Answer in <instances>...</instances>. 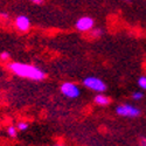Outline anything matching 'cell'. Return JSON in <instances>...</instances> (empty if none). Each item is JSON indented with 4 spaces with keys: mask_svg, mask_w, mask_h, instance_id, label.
Returning <instances> with one entry per match:
<instances>
[{
    "mask_svg": "<svg viewBox=\"0 0 146 146\" xmlns=\"http://www.w3.org/2000/svg\"><path fill=\"white\" fill-rule=\"evenodd\" d=\"M8 69L19 77L28 78L33 81H42L46 78V72L35 66L27 64V63H20V62H11L8 64Z\"/></svg>",
    "mask_w": 146,
    "mask_h": 146,
    "instance_id": "1",
    "label": "cell"
},
{
    "mask_svg": "<svg viewBox=\"0 0 146 146\" xmlns=\"http://www.w3.org/2000/svg\"><path fill=\"white\" fill-rule=\"evenodd\" d=\"M83 86L87 87L88 89L95 91V92H104L108 89V86L105 84L104 81H102L98 77H95V76H88L83 80Z\"/></svg>",
    "mask_w": 146,
    "mask_h": 146,
    "instance_id": "2",
    "label": "cell"
},
{
    "mask_svg": "<svg viewBox=\"0 0 146 146\" xmlns=\"http://www.w3.org/2000/svg\"><path fill=\"white\" fill-rule=\"evenodd\" d=\"M116 113L121 117H129V118H135L140 116L141 111L137 106H133L130 104H120L116 108Z\"/></svg>",
    "mask_w": 146,
    "mask_h": 146,
    "instance_id": "3",
    "label": "cell"
},
{
    "mask_svg": "<svg viewBox=\"0 0 146 146\" xmlns=\"http://www.w3.org/2000/svg\"><path fill=\"white\" fill-rule=\"evenodd\" d=\"M61 92H62L63 96L68 97V98H71V100H75L80 96L81 91H80V88L76 86L75 83H71V82H64L62 86L60 88Z\"/></svg>",
    "mask_w": 146,
    "mask_h": 146,
    "instance_id": "4",
    "label": "cell"
},
{
    "mask_svg": "<svg viewBox=\"0 0 146 146\" xmlns=\"http://www.w3.org/2000/svg\"><path fill=\"white\" fill-rule=\"evenodd\" d=\"M94 26H95V21L90 17H82L75 23V27L78 32H89L94 28Z\"/></svg>",
    "mask_w": 146,
    "mask_h": 146,
    "instance_id": "5",
    "label": "cell"
},
{
    "mask_svg": "<svg viewBox=\"0 0 146 146\" xmlns=\"http://www.w3.org/2000/svg\"><path fill=\"white\" fill-rule=\"evenodd\" d=\"M15 26L19 31H22V32H26L31 27V20L28 19V17L26 15H19L17 19H15Z\"/></svg>",
    "mask_w": 146,
    "mask_h": 146,
    "instance_id": "6",
    "label": "cell"
},
{
    "mask_svg": "<svg viewBox=\"0 0 146 146\" xmlns=\"http://www.w3.org/2000/svg\"><path fill=\"white\" fill-rule=\"evenodd\" d=\"M94 102H95L97 105H102V106H104V105L110 104V98H109L108 96H105V95L100 94V95H96V96L94 97Z\"/></svg>",
    "mask_w": 146,
    "mask_h": 146,
    "instance_id": "7",
    "label": "cell"
},
{
    "mask_svg": "<svg viewBox=\"0 0 146 146\" xmlns=\"http://www.w3.org/2000/svg\"><path fill=\"white\" fill-rule=\"evenodd\" d=\"M18 127H15V126H13V125H11V126H8L7 127V135L11 137V138H15L17 137V135H18Z\"/></svg>",
    "mask_w": 146,
    "mask_h": 146,
    "instance_id": "8",
    "label": "cell"
},
{
    "mask_svg": "<svg viewBox=\"0 0 146 146\" xmlns=\"http://www.w3.org/2000/svg\"><path fill=\"white\" fill-rule=\"evenodd\" d=\"M138 86H139V88L140 89H143V90H146V76H140L139 78H138Z\"/></svg>",
    "mask_w": 146,
    "mask_h": 146,
    "instance_id": "9",
    "label": "cell"
},
{
    "mask_svg": "<svg viewBox=\"0 0 146 146\" xmlns=\"http://www.w3.org/2000/svg\"><path fill=\"white\" fill-rule=\"evenodd\" d=\"M91 34H92L94 38H101V36L103 35V29L102 28H92Z\"/></svg>",
    "mask_w": 146,
    "mask_h": 146,
    "instance_id": "10",
    "label": "cell"
},
{
    "mask_svg": "<svg viewBox=\"0 0 146 146\" xmlns=\"http://www.w3.org/2000/svg\"><path fill=\"white\" fill-rule=\"evenodd\" d=\"M17 127H18L19 131H26L29 127V124L27 123V121H20V123H18Z\"/></svg>",
    "mask_w": 146,
    "mask_h": 146,
    "instance_id": "11",
    "label": "cell"
},
{
    "mask_svg": "<svg viewBox=\"0 0 146 146\" xmlns=\"http://www.w3.org/2000/svg\"><path fill=\"white\" fill-rule=\"evenodd\" d=\"M143 97H144L143 92H133L132 94V100H135V101H140V100H143Z\"/></svg>",
    "mask_w": 146,
    "mask_h": 146,
    "instance_id": "12",
    "label": "cell"
},
{
    "mask_svg": "<svg viewBox=\"0 0 146 146\" xmlns=\"http://www.w3.org/2000/svg\"><path fill=\"white\" fill-rule=\"evenodd\" d=\"M9 56H11V54H9L8 52H3L1 54H0V57H1L3 60H8Z\"/></svg>",
    "mask_w": 146,
    "mask_h": 146,
    "instance_id": "13",
    "label": "cell"
},
{
    "mask_svg": "<svg viewBox=\"0 0 146 146\" xmlns=\"http://www.w3.org/2000/svg\"><path fill=\"white\" fill-rule=\"evenodd\" d=\"M33 4H36V5H41L43 3V0H31Z\"/></svg>",
    "mask_w": 146,
    "mask_h": 146,
    "instance_id": "14",
    "label": "cell"
},
{
    "mask_svg": "<svg viewBox=\"0 0 146 146\" xmlns=\"http://www.w3.org/2000/svg\"><path fill=\"white\" fill-rule=\"evenodd\" d=\"M140 144H141V145H144V146H146V139H141Z\"/></svg>",
    "mask_w": 146,
    "mask_h": 146,
    "instance_id": "15",
    "label": "cell"
}]
</instances>
